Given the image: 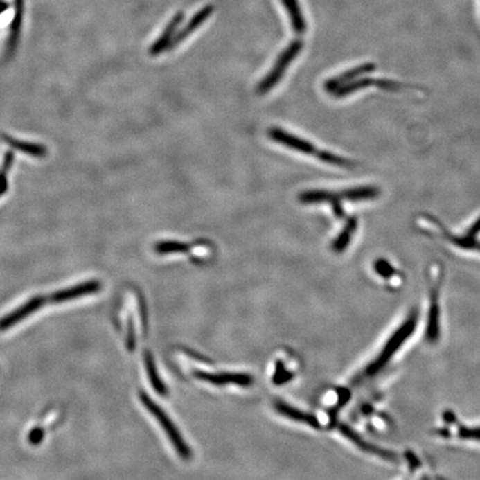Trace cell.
Masks as SVG:
<instances>
[{
	"mask_svg": "<svg viewBox=\"0 0 480 480\" xmlns=\"http://www.w3.org/2000/svg\"><path fill=\"white\" fill-rule=\"evenodd\" d=\"M27 0H0V65L12 60L23 37Z\"/></svg>",
	"mask_w": 480,
	"mask_h": 480,
	"instance_id": "6da1fadb",
	"label": "cell"
},
{
	"mask_svg": "<svg viewBox=\"0 0 480 480\" xmlns=\"http://www.w3.org/2000/svg\"><path fill=\"white\" fill-rule=\"evenodd\" d=\"M416 325H417V312H413L406 318L402 326L397 329L396 332H393L385 347L380 351L376 359L369 364L366 369H364L359 376L357 377L355 382H360L365 378H371L375 376L377 373L382 371V368L387 365L388 362L393 358V355L396 354L399 348L404 345L405 341L410 337V335L413 334L415 330Z\"/></svg>",
	"mask_w": 480,
	"mask_h": 480,
	"instance_id": "7a4b0ae2",
	"label": "cell"
},
{
	"mask_svg": "<svg viewBox=\"0 0 480 480\" xmlns=\"http://www.w3.org/2000/svg\"><path fill=\"white\" fill-rule=\"evenodd\" d=\"M141 400L145 405V407L147 408L149 413L152 414L156 418V420L159 423L169 441L172 443L175 450L178 452L179 457L186 459V461L190 459L193 452H191L188 444L183 438V436L180 434L179 430L177 429L176 425L172 423V419L169 418L166 413L157 404H154L152 399L147 396L146 393H141Z\"/></svg>",
	"mask_w": 480,
	"mask_h": 480,
	"instance_id": "3957f363",
	"label": "cell"
},
{
	"mask_svg": "<svg viewBox=\"0 0 480 480\" xmlns=\"http://www.w3.org/2000/svg\"><path fill=\"white\" fill-rule=\"evenodd\" d=\"M303 42L301 39L292 40L290 45L281 51L278 58L276 60L275 65L270 69L269 73L263 78L257 86V94L264 95L275 87L276 85L281 82V78L286 73L287 68L290 67L298 55L303 51Z\"/></svg>",
	"mask_w": 480,
	"mask_h": 480,
	"instance_id": "277c9868",
	"label": "cell"
},
{
	"mask_svg": "<svg viewBox=\"0 0 480 480\" xmlns=\"http://www.w3.org/2000/svg\"><path fill=\"white\" fill-rule=\"evenodd\" d=\"M48 303V298L45 296H34L29 301H25L21 306L15 308L12 312L0 318V332H6L31 314L38 312L42 307Z\"/></svg>",
	"mask_w": 480,
	"mask_h": 480,
	"instance_id": "5b68a950",
	"label": "cell"
},
{
	"mask_svg": "<svg viewBox=\"0 0 480 480\" xmlns=\"http://www.w3.org/2000/svg\"><path fill=\"white\" fill-rule=\"evenodd\" d=\"M101 287H103L101 283L98 281H84L82 284H77L76 286L68 287V288L53 292L49 297H47L48 303L58 305V303H67L78 298L94 295L101 290Z\"/></svg>",
	"mask_w": 480,
	"mask_h": 480,
	"instance_id": "8992f818",
	"label": "cell"
},
{
	"mask_svg": "<svg viewBox=\"0 0 480 480\" xmlns=\"http://www.w3.org/2000/svg\"><path fill=\"white\" fill-rule=\"evenodd\" d=\"M195 377L216 386L236 385L240 387H248L253 385L254 382L253 377L247 373H211L198 371L195 373Z\"/></svg>",
	"mask_w": 480,
	"mask_h": 480,
	"instance_id": "52a82bcc",
	"label": "cell"
},
{
	"mask_svg": "<svg viewBox=\"0 0 480 480\" xmlns=\"http://www.w3.org/2000/svg\"><path fill=\"white\" fill-rule=\"evenodd\" d=\"M268 136L276 143H281L283 146L288 147V148L294 149L296 152H301V154H317L318 150L312 143L305 141L303 138L292 135L290 132L281 130V128H277V127L270 128L269 132H268Z\"/></svg>",
	"mask_w": 480,
	"mask_h": 480,
	"instance_id": "ba28073f",
	"label": "cell"
},
{
	"mask_svg": "<svg viewBox=\"0 0 480 480\" xmlns=\"http://www.w3.org/2000/svg\"><path fill=\"white\" fill-rule=\"evenodd\" d=\"M376 68L377 66L373 64V62L362 64V65L357 66V67L351 68V69H348V71H344L343 73H340L338 76L327 79L325 84H323V88H325L327 93L332 94L335 90H337L338 88L341 87V86L347 84V82L355 80V79L360 78V77L366 76L368 73H373V71H376Z\"/></svg>",
	"mask_w": 480,
	"mask_h": 480,
	"instance_id": "9c48e42d",
	"label": "cell"
},
{
	"mask_svg": "<svg viewBox=\"0 0 480 480\" xmlns=\"http://www.w3.org/2000/svg\"><path fill=\"white\" fill-rule=\"evenodd\" d=\"M439 288H441V274L434 276V283L432 285V294H430L429 316H428V339H438L439 336Z\"/></svg>",
	"mask_w": 480,
	"mask_h": 480,
	"instance_id": "30bf717a",
	"label": "cell"
},
{
	"mask_svg": "<svg viewBox=\"0 0 480 480\" xmlns=\"http://www.w3.org/2000/svg\"><path fill=\"white\" fill-rule=\"evenodd\" d=\"M185 15L183 12H177L175 15L172 20L167 24L166 27L163 29V33L160 34L157 39L154 40V44L149 48V55L154 57L158 56L160 53H163L165 51H168L169 45L172 42V38L177 33L178 27L183 23Z\"/></svg>",
	"mask_w": 480,
	"mask_h": 480,
	"instance_id": "8fae6325",
	"label": "cell"
},
{
	"mask_svg": "<svg viewBox=\"0 0 480 480\" xmlns=\"http://www.w3.org/2000/svg\"><path fill=\"white\" fill-rule=\"evenodd\" d=\"M215 12V7L213 5H207V6L202 7L199 12L195 14L193 17L189 20L188 24L184 27V28L180 29L178 33H176L174 38H172L170 45H169L168 51H172L175 48L179 46L186 38H188L193 33H194L196 29H198L202 24L205 23L208 18L211 17V15Z\"/></svg>",
	"mask_w": 480,
	"mask_h": 480,
	"instance_id": "7c38bea8",
	"label": "cell"
},
{
	"mask_svg": "<svg viewBox=\"0 0 480 480\" xmlns=\"http://www.w3.org/2000/svg\"><path fill=\"white\" fill-rule=\"evenodd\" d=\"M290 17L292 29L298 36H303L307 31V23L298 0H281Z\"/></svg>",
	"mask_w": 480,
	"mask_h": 480,
	"instance_id": "4fadbf2b",
	"label": "cell"
},
{
	"mask_svg": "<svg viewBox=\"0 0 480 480\" xmlns=\"http://www.w3.org/2000/svg\"><path fill=\"white\" fill-rule=\"evenodd\" d=\"M275 409L277 410L281 415L285 416V417L292 419V420L303 423V424L312 426V428H319V421H318L316 417L310 415V414L301 411V410L297 409V408L292 407V406L285 404V402H276Z\"/></svg>",
	"mask_w": 480,
	"mask_h": 480,
	"instance_id": "5bb4252c",
	"label": "cell"
},
{
	"mask_svg": "<svg viewBox=\"0 0 480 480\" xmlns=\"http://www.w3.org/2000/svg\"><path fill=\"white\" fill-rule=\"evenodd\" d=\"M358 228V218L357 217H349L346 225L344 226L343 231H340L332 244V249L334 253L341 254L345 251L346 248L350 244L351 238L356 233Z\"/></svg>",
	"mask_w": 480,
	"mask_h": 480,
	"instance_id": "9a60e30c",
	"label": "cell"
},
{
	"mask_svg": "<svg viewBox=\"0 0 480 480\" xmlns=\"http://www.w3.org/2000/svg\"><path fill=\"white\" fill-rule=\"evenodd\" d=\"M341 199H347L349 202H364V200H373L378 198L380 195V189L376 186H360L354 188L344 189L339 193Z\"/></svg>",
	"mask_w": 480,
	"mask_h": 480,
	"instance_id": "2e32d148",
	"label": "cell"
},
{
	"mask_svg": "<svg viewBox=\"0 0 480 480\" xmlns=\"http://www.w3.org/2000/svg\"><path fill=\"white\" fill-rule=\"evenodd\" d=\"M298 200L305 205H312V204H321V202H332L341 200V197L338 193L323 190V189H314V190H306L299 194Z\"/></svg>",
	"mask_w": 480,
	"mask_h": 480,
	"instance_id": "e0dca14e",
	"label": "cell"
},
{
	"mask_svg": "<svg viewBox=\"0 0 480 480\" xmlns=\"http://www.w3.org/2000/svg\"><path fill=\"white\" fill-rule=\"evenodd\" d=\"M340 429H341V433H343L351 443H354L359 450H364V452H371V455L378 456V457L382 458V459H388V461L393 459V454L387 452V450L378 448V447L371 446V444L360 438L359 436L356 435L354 432H351L349 428H347V426H341Z\"/></svg>",
	"mask_w": 480,
	"mask_h": 480,
	"instance_id": "ac0fdd59",
	"label": "cell"
},
{
	"mask_svg": "<svg viewBox=\"0 0 480 480\" xmlns=\"http://www.w3.org/2000/svg\"><path fill=\"white\" fill-rule=\"evenodd\" d=\"M375 80L376 79L371 78V77H360V78L347 82L341 87L338 88L337 90H335L332 95L335 97H337V98H343V97L351 95V94L356 93V91H359V90L365 89V88L371 87V86H375Z\"/></svg>",
	"mask_w": 480,
	"mask_h": 480,
	"instance_id": "d6986e66",
	"label": "cell"
},
{
	"mask_svg": "<svg viewBox=\"0 0 480 480\" xmlns=\"http://www.w3.org/2000/svg\"><path fill=\"white\" fill-rule=\"evenodd\" d=\"M145 364H146L147 375H148L149 380H150V384L154 387V391L160 393V395H165L166 386L163 385V380H160L157 368L154 366V359L149 353H146L145 355Z\"/></svg>",
	"mask_w": 480,
	"mask_h": 480,
	"instance_id": "ffe728a7",
	"label": "cell"
},
{
	"mask_svg": "<svg viewBox=\"0 0 480 480\" xmlns=\"http://www.w3.org/2000/svg\"><path fill=\"white\" fill-rule=\"evenodd\" d=\"M6 141L12 148L17 149V150H20L21 152H25V154H29V156L42 157L46 154V148L42 147V145L26 143V141H17V139H12V138H7Z\"/></svg>",
	"mask_w": 480,
	"mask_h": 480,
	"instance_id": "44dd1931",
	"label": "cell"
},
{
	"mask_svg": "<svg viewBox=\"0 0 480 480\" xmlns=\"http://www.w3.org/2000/svg\"><path fill=\"white\" fill-rule=\"evenodd\" d=\"M189 249H190L189 245L185 244V242H172V240H167V242H159L154 245V251H156L158 255H168V254H184L189 251Z\"/></svg>",
	"mask_w": 480,
	"mask_h": 480,
	"instance_id": "7402d4cb",
	"label": "cell"
},
{
	"mask_svg": "<svg viewBox=\"0 0 480 480\" xmlns=\"http://www.w3.org/2000/svg\"><path fill=\"white\" fill-rule=\"evenodd\" d=\"M317 157L320 161L332 165V166L338 167H354L355 163L351 160L346 159V158L340 157L337 154H332V152H326V150H320L317 152Z\"/></svg>",
	"mask_w": 480,
	"mask_h": 480,
	"instance_id": "603a6c76",
	"label": "cell"
},
{
	"mask_svg": "<svg viewBox=\"0 0 480 480\" xmlns=\"http://www.w3.org/2000/svg\"><path fill=\"white\" fill-rule=\"evenodd\" d=\"M373 269L384 279H391L396 274V270L393 268V265L385 258L377 259L373 263Z\"/></svg>",
	"mask_w": 480,
	"mask_h": 480,
	"instance_id": "cb8c5ba5",
	"label": "cell"
},
{
	"mask_svg": "<svg viewBox=\"0 0 480 480\" xmlns=\"http://www.w3.org/2000/svg\"><path fill=\"white\" fill-rule=\"evenodd\" d=\"M375 86H377L382 90H386V91H399L404 87V85L393 82V80H389V79H376L375 80Z\"/></svg>",
	"mask_w": 480,
	"mask_h": 480,
	"instance_id": "d4e9b609",
	"label": "cell"
},
{
	"mask_svg": "<svg viewBox=\"0 0 480 480\" xmlns=\"http://www.w3.org/2000/svg\"><path fill=\"white\" fill-rule=\"evenodd\" d=\"M480 233V217L476 222L472 224V226L468 228L466 235L465 236L468 237V238L476 239L478 235Z\"/></svg>",
	"mask_w": 480,
	"mask_h": 480,
	"instance_id": "484cf974",
	"label": "cell"
},
{
	"mask_svg": "<svg viewBox=\"0 0 480 480\" xmlns=\"http://www.w3.org/2000/svg\"><path fill=\"white\" fill-rule=\"evenodd\" d=\"M42 436H44V433H42V430L39 429V428H36V429L33 430L30 435H29L31 444H39L40 441L42 439Z\"/></svg>",
	"mask_w": 480,
	"mask_h": 480,
	"instance_id": "4316f807",
	"label": "cell"
},
{
	"mask_svg": "<svg viewBox=\"0 0 480 480\" xmlns=\"http://www.w3.org/2000/svg\"><path fill=\"white\" fill-rule=\"evenodd\" d=\"M478 251H480V245H479V249H478Z\"/></svg>",
	"mask_w": 480,
	"mask_h": 480,
	"instance_id": "83f0119b",
	"label": "cell"
}]
</instances>
